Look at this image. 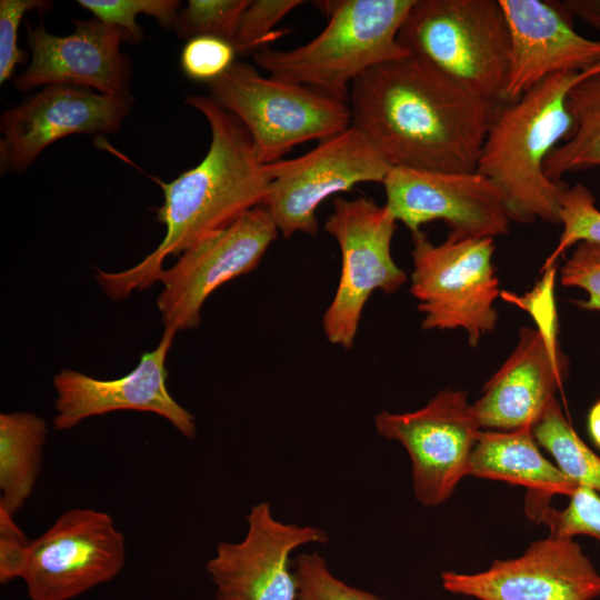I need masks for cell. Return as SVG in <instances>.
<instances>
[{
    "label": "cell",
    "mask_w": 600,
    "mask_h": 600,
    "mask_svg": "<svg viewBox=\"0 0 600 600\" xmlns=\"http://www.w3.org/2000/svg\"><path fill=\"white\" fill-rule=\"evenodd\" d=\"M246 520L244 538L220 542L206 564L216 600H298L291 553L308 543H327V532L277 520L266 501L252 506Z\"/></svg>",
    "instance_id": "cell-15"
},
{
    "label": "cell",
    "mask_w": 600,
    "mask_h": 600,
    "mask_svg": "<svg viewBox=\"0 0 600 600\" xmlns=\"http://www.w3.org/2000/svg\"><path fill=\"white\" fill-rule=\"evenodd\" d=\"M26 26L31 60L14 80L19 91L71 84L106 94H130V59L120 50L121 43L130 40L121 28L97 18L73 21L74 30L68 36Z\"/></svg>",
    "instance_id": "cell-19"
},
{
    "label": "cell",
    "mask_w": 600,
    "mask_h": 600,
    "mask_svg": "<svg viewBox=\"0 0 600 600\" xmlns=\"http://www.w3.org/2000/svg\"><path fill=\"white\" fill-rule=\"evenodd\" d=\"M442 587L479 600H593L600 573L572 539L548 537L517 558L494 560L484 571H444Z\"/></svg>",
    "instance_id": "cell-17"
},
{
    "label": "cell",
    "mask_w": 600,
    "mask_h": 600,
    "mask_svg": "<svg viewBox=\"0 0 600 600\" xmlns=\"http://www.w3.org/2000/svg\"><path fill=\"white\" fill-rule=\"evenodd\" d=\"M208 87L210 97L244 126L263 164L279 161L298 143L321 141L351 126L348 103L264 77L249 63L234 62Z\"/></svg>",
    "instance_id": "cell-6"
},
{
    "label": "cell",
    "mask_w": 600,
    "mask_h": 600,
    "mask_svg": "<svg viewBox=\"0 0 600 600\" xmlns=\"http://www.w3.org/2000/svg\"><path fill=\"white\" fill-rule=\"evenodd\" d=\"M398 41L476 97L503 102L510 34L499 0H414Z\"/></svg>",
    "instance_id": "cell-5"
},
{
    "label": "cell",
    "mask_w": 600,
    "mask_h": 600,
    "mask_svg": "<svg viewBox=\"0 0 600 600\" xmlns=\"http://www.w3.org/2000/svg\"><path fill=\"white\" fill-rule=\"evenodd\" d=\"M560 281L588 293L587 300L576 302L579 308L600 311V246L578 243L560 269Z\"/></svg>",
    "instance_id": "cell-32"
},
{
    "label": "cell",
    "mask_w": 600,
    "mask_h": 600,
    "mask_svg": "<svg viewBox=\"0 0 600 600\" xmlns=\"http://www.w3.org/2000/svg\"><path fill=\"white\" fill-rule=\"evenodd\" d=\"M278 232L270 212L259 206L182 252L159 279L162 290L157 306L164 329L177 332L198 327L211 293L257 268Z\"/></svg>",
    "instance_id": "cell-13"
},
{
    "label": "cell",
    "mask_w": 600,
    "mask_h": 600,
    "mask_svg": "<svg viewBox=\"0 0 600 600\" xmlns=\"http://www.w3.org/2000/svg\"><path fill=\"white\" fill-rule=\"evenodd\" d=\"M293 568L298 600H383L338 579L319 552L301 553Z\"/></svg>",
    "instance_id": "cell-29"
},
{
    "label": "cell",
    "mask_w": 600,
    "mask_h": 600,
    "mask_svg": "<svg viewBox=\"0 0 600 600\" xmlns=\"http://www.w3.org/2000/svg\"><path fill=\"white\" fill-rule=\"evenodd\" d=\"M236 54L233 44L227 40L197 37L184 44L181 52V68L187 77L209 83L234 63Z\"/></svg>",
    "instance_id": "cell-31"
},
{
    "label": "cell",
    "mask_w": 600,
    "mask_h": 600,
    "mask_svg": "<svg viewBox=\"0 0 600 600\" xmlns=\"http://www.w3.org/2000/svg\"><path fill=\"white\" fill-rule=\"evenodd\" d=\"M30 540L20 530L13 516L0 509V581L7 584L21 579Z\"/></svg>",
    "instance_id": "cell-34"
},
{
    "label": "cell",
    "mask_w": 600,
    "mask_h": 600,
    "mask_svg": "<svg viewBox=\"0 0 600 600\" xmlns=\"http://www.w3.org/2000/svg\"><path fill=\"white\" fill-rule=\"evenodd\" d=\"M414 0H330L314 4L328 18L311 41L290 50L253 53L270 77L348 103L352 83L369 69L411 53L398 41Z\"/></svg>",
    "instance_id": "cell-4"
},
{
    "label": "cell",
    "mask_w": 600,
    "mask_h": 600,
    "mask_svg": "<svg viewBox=\"0 0 600 600\" xmlns=\"http://www.w3.org/2000/svg\"><path fill=\"white\" fill-rule=\"evenodd\" d=\"M348 104L391 168L447 172L477 171L496 107L413 54L361 74Z\"/></svg>",
    "instance_id": "cell-1"
},
{
    "label": "cell",
    "mask_w": 600,
    "mask_h": 600,
    "mask_svg": "<svg viewBox=\"0 0 600 600\" xmlns=\"http://www.w3.org/2000/svg\"><path fill=\"white\" fill-rule=\"evenodd\" d=\"M266 166L270 181L263 207L284 238L297 232L314 236L317 210L327 198L360 183H382L391 169L352 124L298 158Z\"/></svg>",
    "instance_id": "cell-10"
},
{
    "label": "cell",
    "mask_w": 600,
    "mask_h": 600,
    "mask_svg": "<svg viewBox=\"0 0 600 600\" xmlns=\"http://www.w3.org/2000/svg\"><path fill=\"white\" fill-rule=\"evenodd\" d=\"M554 276V269L544 271L536 291L526 298L501 294L529 310L537 327L520 329L514 350L471 404L481 429L532 428L568 377L569 361L557 337Z\"/></svg>",
    "instance_id": "cell-7"
},
{
    "label": "cell",
    "mask_w": 600,
    "mask_h": 600,
    "mask_svg": "<svg viewBox=\"0 0 600 600\" xmlns=\"http://www.w3.org/2000/svg\"><path fill=\"white\" fill-rule=\"evenodd\" d=\"M560 3L572 18L600 30V0H563Z\"/></svg>",
    "instance_id": "cell-35"
},
{
    "label": "cell",
    "mask_w": 600,
    "mask_h": 600,
    "mask_svg": "<svg viewBox=\"0 0 600 600\" xmlns=\"http://www.w3.org/2000/svg\"><path fill=\"white\" fill-rule=\"evenodd\" d=\"M187 104L206 118L211 142L204 158L176 179L159 184L163 203L156 218L166 228L162 241L139 263L120 272L98 271L96 280L113 300H122L159 281L163 262L263 206L269 174L244 126L210 96L190 94Z\"/></svg>",
    "instance_id": "cell-2"
},
{
    "label": "cell",
    "mask_w": 600,
    "mask_h": 600,
    "mask_svg": "<svg viewBox=\"0 0 600 600\" xmlns=\"http://www.w3.org/2000/svg\"><path fill=\"white\" fill-rule=\"evenodd\" d=\"M133 104L131 94H106L71 84H49L0 119L4 171L24 172L51 143L74 133H114Z\"/></svg>",
    "instance_id": "cell-16"
},
{
    "label": "cell",
    "mask_w": 600,
    "mask_h": 600,
    "mask_svg": "<svg viewBox=\"0 0 600 600\" xmlns=\"http://www.w3.org/2000/svg\"><path fill=\"white\" fill-rule=\"evenodd\" d=\"M569 498L562 510L549 507L548 501H536L527 502V511L549 528L550 537L572 539L583 534L600 541V493L578 484Z\"/></svg>",
    "instance_id": "cell-26"
},
{
    "label": "cell",
    "mask_w": 600,
    "mask_h": 600,
    "mask_svg": "<svg viewBox=\"0 0 600 600\" xmlns=\"http://www.w3.org/2000/svg\"><path fill=\"white\" fill-rule=\"evenodd\" d=\"M374 426L380 436L407 450L414 497L424 507L443 503L469 476L470 457L482 431L467 392L452 389L440 390L412 412L381 411Z\"/></svg>",
    "instance_id": "cell-12"
},
{
    "label": "cell",
    "mask_w": 600,
    "mask_h": 600,
    "mask_svg": "<svg viewBox=\"0 0 600 600\" xmlns=\"http://www.w3.org/2000/svg\"><path fill=\"white\" fill-rule=\"evenodd\" d=\"M559 223L562 232L553 251L547 257L541 271L556 267L564 251L581 242L600 246V211L596 198L582 183L566 187L560 198Z\"/></svg>",
    "instance_id": "cell-25"
},
{
    "label": "cell",
    "mask_w": 600,
    "mask_h": 600,
    "mask_svg": "<svg viewBox=\"0 0 600 600\" xmlns=\"http://www.w3.org/2000/svg\"><path fill=\"white\" fill-rule=\"evenodd\" d=\"M52 2L46 0L0 1V83L12 77L18 63L26 61V53L18 48L19 24L26 12L48 10Z\"/></svg>",
    "instance_id": "cell-33"
},
{
    "label": "cell",
    "mask_w": 600,
    "mask_h": 600,
    "mask_svg": "<svg viewBox=\"0 0 600 600\" xmlns=\"http://www.w3.org/2000/svg\"><path fill=\"white\" fill-rule=\"evenodd\" d=\"M410 291L419 301L426 330L461 328L476 347L491 332L498 313L499 279L492 262L494 239L453 233L433 244L421 230L412 233Z\"/></svg>",
    "instance_id": "cell-8"
},
{
    "label": "cell",
    "mask_w": 600,
    "mask_h": 600,
    "mask_svg": "<svg viewBox=\"0 0 600 600\" xmlns=\"http://www.w3.org/2000/svg\"><path fill=\"white\" fill-rule=\"evenodd\" d=\"M176 331L164 329L159 344L142 353L137 367L123 377L101 380L74 370L53 378L57 393L54 430H68L81 421L114 411L151 412L167 419L183 437L197 434L192 413L169 393L166 360Z\"/></svg>",
    "instance_id": "cell-18"
},
{
    "label": "cell",
    "mask_w": 600,
    "mask_h": 600,
    "mask_svg": "<svg viewBox=\"0 0 600 600\" xmlns=\"http://www.w3.org/2000/svg\"><path fill=\"white\" fill-rule=\"evenodd\" d=\"M47 434L46 421L34 413L0 414V509L11 516L32 494Z\"/></svg>",
    "instance_id": "cell-22"
},
{
    "label": "cell",
    "mask_w": 600,
    "mask_h": 600,
    "mask_svg": "<svg viewBox=\"0 0 600 600\" xmlns=\"http://www.w3.org/2000/svg\"><path fill=\"white\" fill-rule=\"evenodd\" d=\"M126 562V540L100 510L64 511L29 542L23 580L31 600H71L113 580Z\"/></svg>",
    "instance_id": "cell-11"
},
{
    "label": "cell",
    "mask_w": 600,
    "mask_h": 600,
    "mask_svg": "<svg viewBox=\"0 0 600 600\" xmlns=\"http://www.w3.org/2000/svg\"><path fill=\"white\" fill-rule=\"evenodd\" d=\"M78 3L97 19L121 28L130 42L140 41L143 34L136 21L137 16H151L162 26L173 29L180 6L176 0H78Z\"/></svg>",
    "instance_id": "cell-28"
},
{
    "label": "cell",
    "mask_w": 600,
    "mask_h": 600,
    "mask_svg": "<svg viewBox=\"0 0 600 600\" xmlns=\"http://www.w3.org/2000/svg\"><path fill=\"white\" fill-rule=\"evenodd\" d=\"M587 426L591 440L600 449V400L589 410Z\"/></svg>",
    "instance_id": "cell-36"
},
{
    "label": "cell",
    "mask_w": 600,
    "mask_h": 600,
    "mask_svg": "<svg viewBox=\"0 0 600 600\" xmlns=\"http://www.w3.org/2000/svg\"><path fill=\"white\" fill-rule=\"evenodd\" d=\"M597 72L600 64L552 74L516 101L494 107L477 171L499 189L510 221L559 223L560 198L567 186L544 173V162L571 131L568 93Z\"/></svg>",
    "instance_id": "cell-3"
},
{
    "label": "cell",
    "mask_w": 600,
    "mask_h": 600,
    "mask_svg": "<svg viewBox=\"0 0 600 600\" xmlns=\"http://www.w3.org/2000/svg\"><path fill=\"white\" fill-rule=\"evenodd\" d=\"M382 184L386 207L411 233L436 220L459 237L494 239L509 232L510 218L499 189L478 171L396 167Z\"/></svg>",
    "instance_id": "cell-14"
},
{
    "label": "cell",
    "mask_w": 600,
    "mask_h": 600,
    "mask_svg": "<svg viewBox=\"0 0 600 600\" xmlns=\"http://www.w3.org/2000/svg\"><path fill=\"white\" fill-rule=\"evenodd\" d=\"M332 207L324 230L340 248L341 273L322 326L329 342L350 349L371 294L376 290L398 291L407 274L392 258L397 220L386 204L364 197H337Z\"/></svg>",
    "instance_id": "cell-9"
},
{
    "label": "cell",
    "mask_w": 600,
    "mask_h": 600,
    "mask_svg": "<svg viewBox=\"0 0 600 600\" xmlns=\"http://www.w3.org/2000/svg\"><path fill=\"white\" fill-rule=\"evenodd\" d=\"M249 0H189L178 11L174 31L183 38L214 37L233 42Z\"/></svg>",
    "instance_id": "cell-27"
},
{
    "label": "cell",
    "mask_w": 600,
    "mask_h": 600,
    "mask_svg": "<svg viewBox=\"0 0 600 600\" xmlns=\"http://www.w3.org/2000/svg\"><path fill=\"white\" fill-rule=\"evenodd\" d=\"M304 3L300 0H254L242 12L233 47L239 54L254 53L273 38L274 27L294 8Z\"/></svg>",
    "instance_id": "cell-30"
},
{
    "label": "cell",
    "mask_w": 600,
    "mask_h": 600,
    "mask_svg": "<svg viewBox=\"0 0 600 600\" xmlns=\"http://www.w3.org/2000/svg\"><path fill=\"white\" fill-rule=\"evenodd\" d=\"M567 108L571 131L544 162V173L553 181L568 172L600 166V72L570 90Z\"/></svg>",
    "instance_id": "cell-23"
},
{
    "label": "cell",
    "mask_w": 600,
    "mask_h": 600,
    "mask_svg": "<svg viewBox=\"0 0 600 600\" xmlns=\"http://www.w3.org/2000/svg\"><path fill=\"white\" fill-rule=\"evenodd\" d=\"M532 434L567 477L600 493V457L573 430L557 398L533 424Z\"/></svg>",
    "instance_id": "cell-24"
},
{
    "label": "cell",
    "mask_w": 600,
    "mask_h": 600,
    "mask_svg": "<svg viewBox=\"0 0 600 600\" xmlns=\"http://www.w3.org/2000/svg\"><path fill=\"white\" fill-rule=\"evenodd\" d=\"M469 476L520 484L530 498L570 497L578 483L539 450L532 428L481 431L470 457Z\"/></svg>",
    "instance_id": "cell-21"
},
{
    "label": "cell",
    "mask_w": 600,
    "mask_h": 600,
    "mask_svg": "<svg viewBox=\"0 0 600 600\" xmlns=\"http://www.w3.org/2000/svg\"><path fill=\"white\" fill-rule=\"evenodd\" d=\"M499 2L510 34L503 101H516L552 74L600 64V40L579 34L559 1Z\"/></svg>",
    "instance_id": "cell-20"
}]
</instances>
